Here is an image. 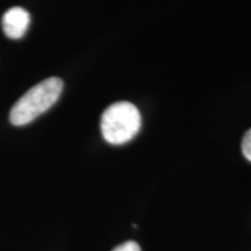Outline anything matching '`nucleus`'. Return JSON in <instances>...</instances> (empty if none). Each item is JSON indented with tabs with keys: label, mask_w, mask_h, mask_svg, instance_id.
Wrapping results in <instances>:
<instances>
[{
	"label": "nucleus",
	"mask_w": 251,
	"mask_h": 251,
	"mask_svg": "<svg viewBox=\"0 0 251 251\" xmlns=\"http://www.w3.org/2000/svg\"><path fill=\"white\" fill-rule=\"evenodd\" d=\"M30 17L26 9L12 7L2 17V29L9 39H21L29 27Z\"/></svg>",
	"instance_id": "3"
},
{
	"label": "nucleus",
	"mask_w": 251,
	"mask_h": 251,
	"mask_svg": "<svg viewBox=\"0 0 251 251\" xmlns=\"http://www.w3.org/2000/svg\"><path fill=\"white\" fill-rule=\"evenodd\" d=\"M242 152L248 161L251 162V129L248 130L243 136Z\"/></svg>",
	"instance_id": "4"
},
{
	"label": "nucleus",
	"mask_w": 251,
	"mask_h": 251,
	"mask_svg": "<svg viewBox=\"0 0 251 251\" xmlns=\"http://www.w3.org/2000/svg\"><path fill=\"white\" fill-rule=\"evenodd\" d=\"M141 122V114L136 106L128 101H119L105 109L100 127L106 142L120 146L136 136Z\"/></svg>",
	"instance_id": "2"
},
{
	"label": "nucleus",
	"mask_w": 251,
	"mask_h": 251,
	"mask_svg": "<svg viewBox=\"0 0 251 251\" xmlns=\"http://www.w3.org/2000/svg\"><path fill=\"white\" fill-rule=\"evenodd\" d=\"M62 90L63 81L56 77L48 78L33 86L12 107L9 113L11 124L25 126L34 121L57 101Z\"/></svg>",
	"instance_id": "1"
},
{
	"label": "nucleus",
	"mask_w": 251,
	"mask_h": 251,
	"mask_svg": "<svg viewBox=\"0 0 251 251\" xmlns=\"http://www.w3.org/2000/svg\"><path fill=\"white\" fill-rule=\"evenodd\" d=\"M112 251H141V248L134 241H128V242L120 244L119 247L114 248Z\"/></svg>",
	"instance_id": "5"
}]
</instances>
